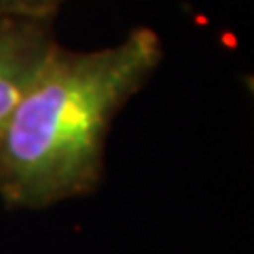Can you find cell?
Masks as SVG:
<instances>
[{
	"label": "cell",
	"mask_w": 254,
	"mask_h": 254,
	"mask_svg": "<svg viewBox=\"0 0 254 254\" xmlns=\"http://www.w3.org/2000/svg\"><path fill=\"white\" fill-rule=\"evenodd\" d=\"M161 60V38L150 28L95 51L55 43L0 136L6 208L43 210L91 195L104 174L110 127Z\"/></svg>",
	"instance_id": "1"
},
{
	"label": "cell",
	"mask_w": 254,
	"mask_h": 254,
	"mask_svg": "<svg viewBox=\"0 0 254 254\" xmlns=\"http://www.w3.org/2000/svg\"><path fill=\"white\" fill-rule=\"evenodd\" d=\"M55 17L0 11V136L53 49Z\"/></svg>",
	"instance_id": "2"
},
{
	"label": "cell",
	"mask_w": 254,
	"mask_h": 254,
	"mask_svg": "<svg viewBox=\"0 0 254 254\" xmlns=\"http://www.w3.org/2000/svg\"><path fill=\"white\" fill-rule=\"evenodd\" d=\"M66 0H0V11L32 17H55Z\"/></svg>",
	"instance_id": "3"
}]
</instances>
